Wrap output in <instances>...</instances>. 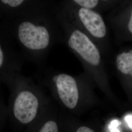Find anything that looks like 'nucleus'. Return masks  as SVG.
<instances>
[{"mask_svg": "<svg viewBox=\"0 0 132 132\" xmlns=\"http://www.w3.org/2000/svg\"><path fill=\"white\" fill-rule=\"evenodd\" d=\"M18 36L22 44L32 50L45 49L50 43V34L47 28L28 21L19 24Z\"/></svg>", "mask_w": 132, "mask_h": 132, "instance_id": "obj_1", "label": "nucleus"}, {"mask_svg": "<svg viewBox=\"0 0 132 132\" xmlns=\"http://www.w3.org/2000/svg\"><path fill=\"white\" fill-rule=\"evenodd\" d=\"M109 22L120 38H132V0H122L114 7Z\"/></svg>", "mask_w": 132, "mask_h": 132, "instance_id": "obj_2", "label": "nucleus"}, {"mask_svg": "<svg viewBox=\"0 0 132 132\" xmlns=\"http://www.w3.org/2000/svg\"><path fill=\"white\" fill-rule=\"evenodd\" d=\"M68 44L84 60L93 66H98L101 62L99 50L89 37L79 29L73 30Z\"/></svg>", "mask_w": 132, "mask_h": 132, "instance_id": "obj_3", "label": "nucleus"}, {"mask_svg": "<svg viewBox=\"0 0 132 132\" xmlns=\"http://www.w3.org/2000/svg\"><path fill=\"white\" fill-rule=\"evenodd\" d=\"M77 17L82 28L92 37L100 39L106 36V24L97 11L80 7L77 11Z\"/></svg>", "mask_w": 132, "mask_h": 132, "instance_id": "obj_4", "label": "nucleus"}, {"mask_svg": "<svg viewBox=\"0 0 132 132\" xmlns=\"http://www.w3.org/2000/svg\"><path fill=\"white\" fill-rule=\"evenodd\" d=\"M38 99L29 91H23L15 101L13 112L20 122L27 124L35 118L38 110Z\"/></svg>", "mask_w": 132, "mask_h": 132, "instance_id": "obj_5", "label": "nucleus"}, {"mask_svg": "<svg viewBox=\"0 0 132 132\" xmlns=\"http://www.w3.org/2000/svg\"><path fill=\"white\" fill-rule=\"evenodd\" d=\"M56 85L62 102L69 109L75 108L79 98L78 90L75 79L69 75L60 74L58 76Z\"/></svg>", "mask_w": 132, "mask_h": 132, "instance_id": "obj_6", "label": "nucleus"}, {"mask_svg": "<svg viewBox=\"0 0 132 132\" xmlns=\"http://www.w3.org/2000/svg\"><path fill=\"white\" fill-rule=\"evenodd\" d=\"M116 63L122 73L132 76V50L119 54L117 57Z\"/></svg>", "mask_w": 132, "mask_h": 132, "instance_id": "obj_7", "label": "nucleus"}, {"mask_svg": "<svg viewBox=\"0 0 132 132\" xmlns=\"http://www.w3.org/2000/svg\"><path fill=\"white\" fill-rule=\"evenodd\" d=\"M81 7L92 10L98 9L102 6L101 0H72Z\"/></svg>", "mask_w": 132, "mask_h": 132, "instance_id": "obj_8", "label": "nucleus"}, {"mask_svg": "<svg viewBox=\"0 0 132 132\" xmlns=\"http://www.w3.org/2000/svg\"><path fill=\"white\" fill-rule=\"evenodd\" d=\"M39 132H58L56 123L53 121L46 123Z\"/></svg>", "mask_w": 132, "mask_h": 132, "instance_id": "obj_9", "label": "nucleus"}, {"mask_svg": "<svg viewBox=\"0 0 132 132\" xmlns=\"http://www.w3.org/2000/svg\"><path fill=\"white\" fill-rule=\"evenodd\" d=\"M25 0H1L4 4L11 7H16L22 5Z\"/></svg>", "mask_w": 132, "mask_h": 132, "instance_id": "obj_10", "label": "nucleus"}, {"mask_svg": "<svg viewBox=\"0 0 132 132\" xmlns=\"http://www.w3.org/2000/svg\"><path fill=\"white\" fill-rule=\"evenodd\" d=\"M122 0H101L102 6L113 9Z\"/></svg>", "mask_w": 132, "mask_h": 132, "instance_id": "obj_11", "label": "nucleus"}, {"mask_svg": "<svg viewBox=\"0 0 132 132\" xmlns=\"http://www.w3.org/2000/svg\"><path fill=\"white\" fill-rule=\"evenodd\" d=\"M119 124L120 123L117 120H114L112 121L109 125V129L111 132H120L117 128Z\"/></svg>", "mask_w": 132, "mask_h": 132, "instance_id": "obj_12", "label": "nucleus"}, {"mask_svg": "<svg viewBox=\"0 0 132 132\" xmlns=\"http://www.w3.org/2000/svg\"><path fill=\"white\" fill-rule=\"evenodd\" d=\"M125 120L129 127L132 129V114H128L125 117Z\"/></svg>", "mask_w": 132, "mask_h": 132, "instance_id": "obj_13", "label": "nucleus"}, {"mask_svg": "<svg viewBox=\"0 0 132 132\" xmlns=\"http://www.w3.org/2000/svg\"><path fill=\"white\" fill-rule=\"evenodd\" d=\"M76 132H95L94 131L92 130L89 128L85 126H82L79 128Z\"/></svg>", "mask_w": 132, "mask_h": 132, "instance_id": "obj_14", "label": "nucleus"}, {"mask_svg": "<svg viewBox=\"0 0 132 132\" xmlns=\"http://www.w3.org/2000/svg\"><path fill=\"white\" fill-rule=\"evenodd\" d=\"M4 62V54L2 49V47L0 48V66L1 67Z\"/></svg>", "mask_w": 132, "mask_h": 132, "instance_id": "obj_15", "label": "nucleus"}, {"mask_svg": "<svg viewBox=\"0 0 132 132\" xmlns=\"http://www.w3.org/2000/svg\"><path fill=\"white\" fill-rule=\"evenodd\" d=\"M52 80H53L54 82H55V83H56L57 81L58 80V76H54L53 78V79H52Z\"/></svg>", "mask_w": 132, "mask_h": 132, "instance_id": "obj_16", "label": "nucleus"}]
</instances>
